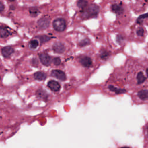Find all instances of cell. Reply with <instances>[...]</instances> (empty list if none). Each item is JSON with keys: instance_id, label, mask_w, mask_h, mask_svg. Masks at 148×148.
I'll return each instance as SVG.
<instances>
[{"instance_id": "obj_11", "label": "cell", "mask_w": 148, "mask_h": 148, "mask_svg": "<svg viewBox=\"0 0 148 148\" xmlns=\"http://www.w3.org/2000/svg\"><path fill=\"white\" fill-rule=\"evenodd\" d=\"M109 89L112 92H114L116 94H123L126 93V90L125 89H119V88H117L112 85H110L108 87Z\"/></svg>"}, {"instance_id": "obj_18", "label": "cell", "mask_w": 148, "mask_h": 148, "mask_svg": "<svg viewBox=\"0 0 148 148\" xmlns=\"http://www.w3.org/2000/svg\"><path fill=\"white\" fill-rule=\"evenodd\" d=\"M110 55V53L109 52H108V51L105 50H102L101 51V53H100V57L103 59V60H106L108 58V57Z\"/></svg>"}, {"instance_id": "obj_23", "label": "cell", "mask_w": 148, "mask_h": 148, "mask_svg": "<svg viewBox=\"0 0 148 148\" xmlns=\"http://www.w3.org/2000/svg\"><path fill=\"white\" fill-rule=\"evenodd\" d=\"M53 62L54 65H59L61 63V60L59 57H55L53 60Z\"/></svg>"}, {"instance_id": "obj_17", "label": "cell", "mask_w": 148, "mask_h": 148, "mask_svg": "<svg viewBox=\"0 0 148 148\" xmlns=\"http://www.w3.org/2000/svg\"><path fill=\"white\" fill-rule=\"evenodd\" d=\"M29 12L30 13V15L32 17H36L38 15L39 13V11L38 9V8H30L29 9Z\"/></svg>"}, {"instance_id": "obj_8", "label": "cell", "mask_w": 148, "mask_h": 148, "mask_svg": "<svg viewBox=\"0 0 148 148\" xmlns=\"http://www.w3.org/2000/svg\"><path fill=\"white\" fill-rule=\"evenodd\" d=\"M50 24V20L47 18H41L38 21V26L42 29L47 28Z\"/></svg>"}, {"instance_id": "obj_4", "label": "cell", "mask_w": 148, "mask_h": 148, "mask_svg": "<svg viewBox=\"0 0 148 148\" xmlns=\"http://www.w3.org/2000/svg\"><path fill=\"white\" fill-rule=\"evenodd\" d=\"M79 62L85 67H90L92 65L91 59L88 56H82L79 59Z\"/></svg>"}, {"instance_id": "obj_22", "label": "cell", "mask_w": 148, "mask_h": 148, "mask_svg": "<svg viewBox=\"0 0 148 148\" xmlns=\"http://www.w3.org/2000/svg\"><path fill=\"white\" fill-rule=\"evenodd\" d=\"M146 17H148V13H147V14H145V15H142V16H139V18L138 19V20H137V22L138 23H141L142 21H143V19H145V18H146Z\"/></svg>"}, {"instance_id": "obj_2", "label": "cell", "mask_w": 148, "mask_h": 148, "mask_svg": "<svg viewBox=\"0 0 148 148\" xmlns=\"http://www.w3.org/2000/svg\"><path fill=\"white\" fill-rule=\"evenodd\" d=\"M53 26L55 30L59 32H62L66 28V22L62 18L57 19L53 21Z\"/></svg>"}, {"instance_id": "obj_21", "label": "cell", "mask_w": 148, "mask_h": 148, "mask_svg": "<svg viewBox=\"0 0 148 148\" xmlns=\"http://www.w3.org/2000/svg\"><path fill=\"white\" fill-rule=\"evenodd\" d=\"M30 46L31 49H36L38 46V41L33 40V41H31Z\"/></svg>"}, {"instance_id": "obj_5", "label": "cell", "mask_w": 148, "mask_h": 148, "mask_svg": "<svg viewBox=\"0 0 148 148\" xmlns=\"http://www.w3.org/2000/svg\"><path fill=\"white\" fill-rule=\"evenodd\" d=\"M41 63L45 66L50 65L51 63V59L50 56L46 53H42L40 56Z\"/></svg>"}, {"instance_id": "obj_16", "label": "cell", "mask_w": 148, "mask_h": 148, "mask_svg": "<svg viewBox=\"0 0 148 148\" xmlns=\"http://www.w3.org/2000/svg\"><path fill=\"white\" fill-rule=\"evenodd\" d=\"M88 5V3L86 0H78L77 2V6L81 9L85 8Z\"/></svg>"}, {"instance_id": "obj_7", "label": "cell", "mask_w": 148, "mask_h": 148, "mask_svg": "<svg viewBox=\"0 0 148 148\" xmlns=\"http://www.w3.org/2000/svg\"><path fill=\"white\" fill-rule=\"evenodd\" d=\"M48 86L50 89L53 91H58L60 90L61 86L60 85L55 81H50L48 82Z\"/></svg>"}, {"instance_id": "obj_10", "label": "cell", "mask_w": 148, "mask_h": 148, "mask_svg": "<svg viewBox=\"0 0 148 148\" xmlns=\"http://www.w3.org/2000/svg\"><path fill=\"white\" fill-rule=\"evenodd\" d=\"M34 77L36 80L38 81H44L47 77L46 73L42 72H37L35 73Z\"/></svg>"}, {"instance_id": "obj_12", "label": "cell", "mask_w": 148, "mask_h": 148, "mask_svg": "<svg viewBox=\"0 0 148 148\" xmlns=\"http://www.w3.org/2000/svg\"><path fill=\"white\" fill-rule=\"evenodd\" d=\"M112 10L114 13L118 15H121L124 12L123 8L120 5L118 4H113L112 5Z\"/></svg>"}, {"instance_id": "obj_1", "label": "cell", "mask_w": 148, "mask_h": 148, "mask_svg": "<svg viewBox=\"0 0 148 148\" xmlns=\"http://www.w3.org/2000/svg\"><path fill=\"white\" fill-rule=\"evenodd\" d=\"M100 11V8L94 4L90 5L82 13V16L84 19H88L97 16Z\"/></svg>"}, {"instance_id": "obj_9", "label": "cell", "mask_w": 148, "mask_h": 148, "mask_svg": "<svg viewBox=\"0 0 148 148\" xmlns=\"http://www.w3.org/2000/svg\"><path fill=\"white\" fill-rule=\"evenodd\" d=\"M13 52L14 49L10 46H6L4 48L1 50L2 54L5 57H9L12 53H13Z\"/></svg>"}, {"instance_id": "obj_26", "label": "cell", "mask_w": 148, "mask_h": 148, "mask_svg": "<svg viewBox=\"0 0 148 148\" xmlns=\"http://www.w3.org/2000/svg\"><path fill=\"white\" fill-rule=\"evenodd\" d=\"M146 73H147V78H148V68H147V69H146Z\"/></svg>"}, {"instance_id": "obj_14", "label": "cell", "mask_w": 148, "mask_h": 148, "mask_svg": "<svg viewBox=\"0 0 148 148\" xmlns=\"http://www.w3.org/2000/svg\"><path fill=\"white\" fill-rule=\"evenodd\" d=\"M9 35V31L6 27L0 26V37L1 38H6Z\"/></svg>"}, {"instance_id": "obj_15", "label": "cell", "mask_w": 148, "mask_h": 148, "mask_svg": "<svg viewBox=\"0 0 148 148\" xmlns=\"http://www.w3.org/2000/svg\"><path fill=\"white\" fill-rule=\"evenodd\" d=\"M137 79L138 84L143 83L146 81V77H145L143 73L142 72H139L138 73L137 76Z\"/></svg>"}, {"instance_id": "obj_6", "label": "cell", "mask_w": 148, "mask_h": 148, "mask_svg": "<svg viewBox=\"0 0 148 148\" xmlns=\"http://www.w3.org/2000/svg\"><path fill=\"white\" fill-rule=\"evenodd\" d=\"M53 49L55 53H63L65 50L64 45L61 42H56L53 46Z\"/></svg>"}, {"instance_id": "obj_28", "label": "cell", "mask_w": 148, "mask_h": 148, "mask_svg": "<svg viewBox=\"0 0 148 148\" xmlns=\"http://www.w3.org/2000/svg\"><path fill=\"white\" fill-rule=\"evenodd\" d=\"M145 1H148V0H145Z\"/></svg>"}, {"instance_id": "obj_3", "label": "cell", "mask_w": 148, "mask_h": 148, "mask_svg": "<svg viewBox=\"0 0 148 148\" xmlns=\"http://www.w3.org/2000/svg\"><path fill=\"white\" fill-rule=\"evenodd\" d=\"M51 75L52 77L60 81H64L66 80V75L65 73L61 70H58V69L53 70L51 72Z\"/></svg>"}, {"instance_id": "obj_27", "label": "cell", "mask_w": 148, "mask_h": 148, "mask_svg": "<svg viewBox=\"0 0 148 148\" xmlns=\"http://www.w3.org/2000/svg\"><path fill=\"white\" fill-rule=\"evenodd\" d=\"M9 1H15V0H9Z\"/></svg>"}, {"instance_id": "obj_24", "label": "cell", "mask_w": 148, "mask_h": 148, "mask_svg": "<svg viewBox=\"0 0 148 148\" xmlns=\"http://www.w3.org/2000/svg\"><path fill=\"white\" fill-rule=\"evenodd\" d=\"M137 34L139 36H143L144 34V30L142 27H140L138 29L137 31Z\"/></svg>"}, {"instance_id": "obj_29", "label": "cell", "mask_w": 148, "mask_h": 148, "mask_svg": "<svg viewBox=\"0 0 148 148\" xmlns=\"http://www.w3.org/2000/svg\"><path fill=\"white\" fill-rule=\"evenodd\" d=\"M147 130H148V128H147Z\"/></svg>"}, {"instance_id": "obj_19", "label": "cell", "mask_w": 148, "mask_h": 148, "mask_svg": "<svg viewBox=\"0 0 148 148\" xmlns=\"http://www.w3.org/2000/svg\"><path fill=\"white\" fill-rule=\"evenodd\" d=\"M39 39L40 40V41L42 44L43 43H45L48 41H49V40H50V37L47 36V35H42V36H38Z\"/></svg>"}, {"instance_id": "obj_13", "label": "cell", "mask_w": 148, "mask_h": 148, "mask_svg": "<svg viewBox=\"0 0 148 148\" xmlns=\"http://www.w3.org/2000/svg\"><path fill=\"white\" fill-rule=\"evenodd\" d=\"M138 96L142 100L148 99V90H142L138 93Z\"/></svg>"}, {"instance_id": "obj_20", "label": "cell", "mask_w": 148, "mask_h": 148, "mask_svg": "<svg viewBox=\"0 0 148 148\" xmlns=\"http://www.w3.org/2000/svg\"><path fill=\"white\" fill-rule=\"evenodd\" d=\"M90 43V41H89V40L88 39H84L83 40H82L80 42H79V46L81 47H84L88 45H89Z\"/></svg>"}, {"instance_id": "obj_25", "label": "cell", "mask_w": 148, "mask_h": 148, "mask_svg": "<svg viewBox=\"0 0 148 148\" xmlns=\"http://www.w3.org/2000/svg\"><path fill=\"white\" fill-rule=\"evenodd\" d=\"M4 10V5L0 2V12H2Z\"/></svg>"}]
</instances>
